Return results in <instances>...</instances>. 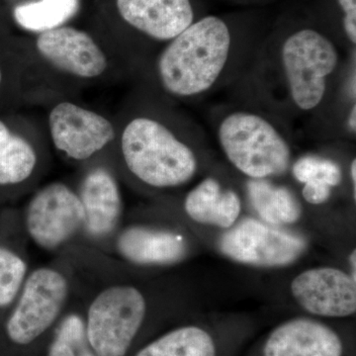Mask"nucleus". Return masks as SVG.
Here are the masks:
<instances>
[{
    "mask_svg": "<svg viewBox=\"0 0 356 356\" xmlns=\"http://www.w3.org/2000/svg\"><path fill=\"white\" fill-rule=\"evenodd\" d=\"M67 295V283L62 274L50 268L34 271L7 322L9 339L21 346L38 339L58 318Z\"/></svg>",
    "mask_w": 356,
    "mask_h": 356,
    "instance_id": "10",
    "label": "nucleus"
},
{
    "mask_svg": "<svg viewBox=\"0 0 356 356\" xmlns=\"http://www.w3.org/2000/svg\"><path fill=\"white\" fill-rule=\"evenodd\" d=\"M307 247L303 236L254 218L236 222L218 242L220 252L231 261L262 268L290 266L305 254Z\"/></svg>",
    "mask_w": 356,
    "mask_h": 356,
    "instance_id": "9",
    "label": "nucleus"
},
{
    "mask_svg": "<svg viewBox=\"0 0 356 356\" xmlns=\"http://www.w3.org/2000/svg\"><path fill=\"white\" fill-rule=\"evenodd\" d=\"M290 291L297 305L310 315L346 318L356 312V280L337 267L302 271L293 278Z\"/></svg>",
    "mask_w": 356,
    "mask_h": 356,
    "instance_id": "12",
    "label": "nucleus"
},
{
    "mask_svg": "<svg viewBox=\"0 0 356 356\" xmlns=\"http://www.w3.org/2000/svg\"><path fill=\"white\" fill-rule=\"evenodd\" d=\"M46 135L44 126L35 121L14 130L0 119V186L23 184L34 175L39 146Z\"/></svg>",
    "mask_w": 356,
    "mask_h": 356,
    "instance_id": "15",
    "label": "nucleus"
},
{
    "mask_svg": "<svg viewBox=\"0 0 356 356\" xmlns=\"http://www.w3.org/2000/svg\"><path fill=\"white\" fill-rule=\"evenodd\" d=\"M136 356H217V346L207 330L184 325L159 337Z\"/></svg>",
    "mask_w": 356,
    "mask_h": 356,
    "instance_id": "19",
    "label": "nucleus"
},
{
    "mask_svg": "<svg viewBox=\"0 0 356 356\" xmlns=\"http://www.w3.org/2000/svg\"><path fill=\"white\" fill-rule=\"evenodd\" d=\"M211 128L232 168L248 179H273L293 163L290 124L266 110L236 102L213 109Z\"/></svg>",
    "mask_w": 356,
    "mask_h": 356,
    "instance_id": "4",
    "label": "nucleus"
},
{
    "mask_svg": "<svg viewBox=\"0 0 356 356\" xmlns=\"http://www.w3.org/2000/svg\"><path fill=\"white\" fill-rule=\"evenodd\" d=\"M290 170L295 180L301 184L310 180H322L332 188H337L343 181V168L336 159L318 154L300 156L293 161Z\"/></svg>",
    "mask_w": 356,
    "mask_h": 356,
    "instance_id": "21",
    "label": "nucleus"
},
{
    "mask_svg": "<svg viewBox=\"0 0 356 356\" xmlns=\"http://www.w3.org/2000/svg\"><path fill=\"white\" fill-rule=\"evenodd\" d=\"M3 81H4L3 70H2L1 63H0V90H1L2 84H3Z\"/></svg>",
    "mask_w": 356,
    "mask_h": 356,
    "instance_id": "28",
    "label": "nucleus"
},
{
    "mask_svg": "<svg viewBox=\"0 0 356 356\" xmlns=\"http://www.w3.org/2000/svg\"><path fill=\"white\" fill-rule=\"evenodd\" d=\"M343 339L325 323L290 318L274 327L264 343V356H343Z\"/></svg>",
    "mask_w": 356,
    "mask_h": 356,
    "instance_id": "13",
    "label": "nucleus"
},
{
    "mask_svg": "<svg viewBox=\"0 0 356 356\" xmlns=\"http://www.w3.org/2000/svg\"><path fill=\"white\" fill-rule=\"evenodd\" d=\"M24 261L6 248L0 247V307L10 304L25 278Z\"/></svg>",
    "mask_w": 356,
    "mask_h": 356,
    "instance_id": "22",
    "label": "nucleus"
},
{
    "mask_svg": "<svg viewBox=\"0 0 356 356\" xmlns=\"http://www.w3.org/2000/svg\"><path fill=\"white\" fill-rule=\"evenodd\" d=\"M120 254L128 261L144 266H166L182 261L187 245L181 236L172 232L131 227L119 236Z\"/></svg>",
    "mask_w": 356,
    "mask_h": 356,
    "instance_id": "17",
    "label": "nucleus"
},
{
    "mask_svg": "<svg viewBox=\"0 0 356 356\" xmlns=\"http://www.w3.org/2000/svg\"><path fill=\"white\" fill-rule=\"evenodd\" d=\"M114 10L131 34L119 55L135 77L196 20L191 0H114Z\"/></svg>",
    "mask_w": 356,
    "mask_h": 356,
    "instance_id": "6",
    "label": "nucleus"
},
{
    "mask_svg": "<svg viewBox=\"0 0 356 356\" xmlns=\"http://www.w3.org/2000/svg\"><path fill=\"white\" fill-rule=\"evenodd\" d=\"M28 57L32 79L46 84L47 90L56 96L65 88L131 76L111 43L69 24L34 35Z\"/></svg>",
    "mask_w": 356,
    "mask_h": 356,
    "instance_id": "5",
    "label": "nucleus"
},
{
    "mask_svg": "<svg viewBox=\"0 0 356 356\" xmlns=\"http://www.w3.org/2000/svg\"><path fill=\"white\" fill-rule=\"evenodd\" d=\"M245 192L259 220L274 227L294 224L302 215L301 204L294 192L271 179H248Z\"/></svg>",
    "mask_w": 356,
    "mask_h": 356,
    "instance_id": "18",
    "label": "nucleus"
},
{
    "mask_svg": "<svg viewBox=\"0 0 356 356\" xmlns=\"http://www.w3.org/2000/svg\"><path fill=\"white\" fill-rule=\"evenodd\" d=\"M302 185V197L310 205H323L332 197L334 188L322 180H310Z\"/></svg>",
    "mask_w": 356,
    "mask_h": 356,
    "instance_id": "24",
    "label": "nucleus"
},
{
    "mask_svg": "<svg viewBox=\"0 0 356 356\" xmlns=\"http://www.w3.org/2000/svg\"><path fill=\"white\" fill-rule=\"evenodd\" d=\"M44 129L56 151L74 161L95 158L117 138L115 119L63 96L51 103Z\"/></svg>",
    "mask_w": 356,
    "mask_h": 356,
    "instance_id": "7",
    "label": "nucleus"
},
{
    "mask_svg": "<svg viewBox=\"0 0 356 356\" xmlns=\"http://www.w3.org/2000/svg\"><path fill=\"white\" fill-rule=\"evenodd\" d=\"M348 175H350V180L351 188L353 192V199L355 200L356 196V159H351L350 170H348Z\"/></svg>",
    "mask_w": 356,
    "mask_h": 356,
    "instance_id": "26",
    "label": "nucleus"
},
{
    "mask_svg": "<svg viewBox=\"0 0 356 356\" xmlns=\"http://www.w3.org/2000/svg\"><path fill=\"white\" fill-rule=\"evenodd\" d=\"M350 54L315 28L293 30L278 41L261 44L234 86L240 92L238 102L266 110L288 124L300 118L322 120Z\"/></svg>",
    "mask_w": 356,
    "mask_h": 356,
    "instance_id": "1",
    "label": "nucleus"
},
{
    "mask_svg": "<svg viewBox=\"0 0 356 356\" xmlns=\"http://www.w3.org/2000/svg\"><path fill=\"white\" fill-rule=\"evenodd\" d=\"M184 209L192 221L226 231L240 219L242 198L235 189L222 186L221 180L209 175L186 194Z\"/></svg>",
    "mask_w": 356,
    "mask_h": 356,
    "instance_id": "16",
    "label": "nucleus"
},
{
    "mask_svg": "<svg viewBox=\"0 0 356 356\" xmlns=\"http://www.w3.org/2000/svg\"><path fill=\"white\" fill-rule=\"evenodd\" d=\"M84 210L77 192L53 182L35 193L26 212L28 233L44 248H57L84 225Z\"/></svg>",
    "mask_w": 356,
    "mask_h": 356,
    "instance_id": "11",
    "label": "nucleus"
},
{
    "mask_svg": "<svg viewBox=\"0 0 356 356\" xmlns=\"http://www.w3.org/2000/svg\"><path fill=\"white\" fill-rule=\"evenodd\" d=\"M147 313L146 299L137 288L113 286L89 307L86 334L97 356H125Z\"/></svg>",
    "mask_w": 356,
    "mask_h": 356,
    "instance_id": "8",
    "label": "nucleus"
},
{
    "mask_svg": "<svg viewBox=\"0 0 356 356\" xmlns=\"http://www.w3.org/2000/svg\"><path fill=\"white\" fill-rule=\"evenodd\" d=\"M81 356H93V355H90V353H83V355H81Z\"/></svg>",
    "mask_w": 356,
    "mask_h": 356,
    "instance_id": "29",
    "label": "nucleus"
},
{
    "mask_svg": "<svg viewBox=\"0 0 356 356\" xmlns=\"http://www.w3.org/2000/svg\"><path fill=\"white\" fill-rule=\"evenodd\" d=\"M50 356H76V346L56 339L51 346Z\"/></svg>",
    "mask_w": 356,
    "mask_h": 356,
    "instance_id": "25",
    "label": "nucleus"
},
{
    "mask_svg": "<svg viewBox=\"0 0 356 356\" xmlns=\"http://www.w3.org/2000/svg\"><path fill=\"white\" fill-rule=\"evenodd\" d=\"M115 119L122 163L152 191L180 188L202 172L207 158L203 129L170 104L140 91Z\"/></svg>",
    "mask_w": 356,
    "mask_h": 356,
    "instance_id": "3",
    "label": "nucleus"
},
{
    "mask_svg": "<svg viewBox=\"0 0 356 356\" xmlns=\"http://www.w3.org/2000/svg\"><path fill=\"white\" fill-rule=\"evenodd\" d=\"M341 11V27L348 51L356 50V0H337Z\"/></svg>",
    "mask_w": 356,
    "mask_h": 356,
    "instance_id": "23",
    "label": "nucleus"
},
{
    "mask_svg": "<svg viewBox=\"0 0 356 356\" xmlns=\"http://www.w3.org/2000/svg\"><path fill=\"white\" fill-rule=\"evenodd\" d=\"M77 194L89 233L100 236L113 231L123 210L120 187L113 173L104 166L91 168L81 179Z\"/></svg>",
    "mask_w": 356,
    "mask_h": 356,
    "instance_id": "14",
    "label": "nucleus"
},
{
    "mask_svg": "<svg viewBox=\"0 0 356 356\" xmlns=\"http://www.w3.org/2000/svg\"><path fill=\"white\" fill-rule=\"evenodd\" d=\"M79 8L81 0H33L16 6L13 16L19 27L37 35L67 25Z\"/></svg>",
    "mask_w": 356,
    "mask_h": 356,
    "instance_id": "20",
    "label": "nucleus"
},
{
    "mask_svg": "<svg viewBox=\"0 0 356 356\" xmlns=\"http://www.w3.org/2000/svg\"><path fill=\"white\" fill-rule=\"evenodd\" d=\"M261 44L236 36L224 18L196 19L165 44L140 72V90L170 104L195 102L234 86Z\"/></svg>",
    "mask_w": 356,
    "mask_h": 356,
    "instance_id": "2",
    "label": "nucleus"
},
{
    "mask_svg": "<svg viewBox=\"0 0 356 356\" xmlns=\"http://www.w3.org/2000/svg\"><path fill=\"white\" fill-rule=\"evenodd\" d=\"M350 275L351 277L355 278L356 280V254L355 250H353V252H351L350 255Z\"/></svg>",
    "mask_w": 356,
    "mask_h": 356,
    "instance_id": "27",
    "label": "nucleus"
}]
</instances>
